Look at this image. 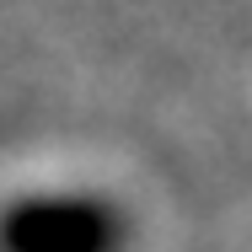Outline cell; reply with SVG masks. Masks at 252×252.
I'll use <instances>...</instances> for the list:
<instances>
[{"mask_svg": "<svg viewBox=\"0 0 252 252\" xmlns=\"http://www.w3.org/2000/svg\"><path fill=\"white\" fill-rule=\"evenodd\" d=\"M129 215L102 193H22L0 204V252H124Z\"/></svg>", "mask_w": 252, "mask_h": 252, "instance_id": "cell-1", "label": "cell"}]
</instances>
